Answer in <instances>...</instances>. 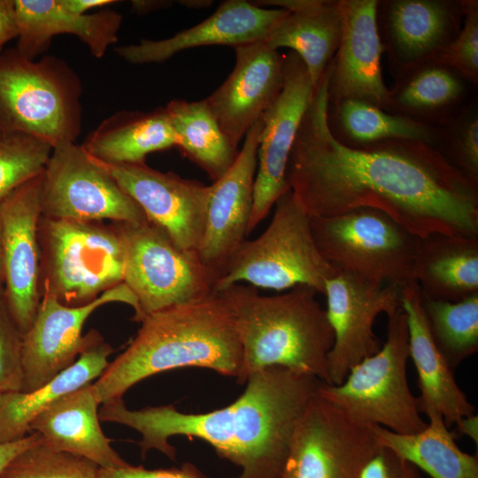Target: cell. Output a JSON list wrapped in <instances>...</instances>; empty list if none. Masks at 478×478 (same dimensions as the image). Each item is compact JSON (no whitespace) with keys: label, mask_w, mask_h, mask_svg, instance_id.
Masks as SVG:
<instances>
[{"label":"cell","mask_w":478,"mask_h":478,"mask_svg":"<svg viewBox=\"0 0 478 478\" xmlns=\"http://www.w3.org/2000/svg\"><path fill=\"white\" fill-rule=\"evenodd\" d=\"M328 73L314 89L297 130L287 181L311 218L367 207L411 234L477 236L478 181L438 148L407 140L362 147L340 142L328 125Z\"/></svg>","instance_id":"cell-1"},{"label":"cell","mask_w":478,"mask_h":478,"mask_svg":"<svg viewBox=\"0 0 478 478\" xmlns=\"http://www.w3.org/2000/svg\"><path fill=\"white\" fill-rule=\"evenodd\" d=\"M322 382L282 366L252 374L243 393L229 405L185 413L173 405L130 410L122 398L102 404L100 420L127 426L142 435L143 457L157 450L172 460L173 436L197 437L241 467L236 478H281L296 425Z\"/></svg>","instance_id":"cell-2"},{"label":"cell","mask_w":478,"mask_h":478,"mask_svg":"<svg viewBox=\"0 0 478 478\" xmlns=\"http://www.w3.org/2000/svg\"><path fill=\"white\" fill-rule=\"evenodd\" d=\"M127 348L93 382L99 404L122 398L135 383L177 368L201 367L236 377L243 350L218 292L145 316Z\"/></svg>","instance_id":"cell-3"},{"label":"cell","mask_w":478,"mask_h":478,"mask_svg":"<svg viewBox=\"0 0 478 478\" xmlns=\"http://www.w3.org/2000/svg\"><path fill=\"white\" fill-rule=\"evenodd\" d=\"M227 306L242 345L239 384L255 372L282 366L329 383L328 353L335 335L318 292L305 285L273 296L235 283L218 291Z\"/></svg>","instance_id":"cell-4"},{"label":"cell","mask_w":478,"mask_h":478,"mask_svg":"<svg viewBox=\"0 0 478 478\" xmlns=\"http://www.w3.org/2000/svg\"><path fill=\"white\" fill-rule=\"evenodd\" d=\"M82 82L63 58L0 53V131L33 136L52 148L76 142L82 127Z\"/></svg>","instance_id":"cell-5"},{"label":"cell","mask_w":478,"mask_h":478,"mask_svg":"<svg viewBox=\"0 0 478 478\" xmlns=\"http://www.w3.org/2000/svg\"><path fill=\"white\" fill-rule=\"evenodd\" d=\"M272 220L253 240L245 239L228 260L213 291L246 281L254 287L281 291L305 285L324 294L326 282L337 271L320 252L311 217L292 190L274 204Z\"/></svg>","instance_id":"cell-6"},{"label":"cell","mask_w":478,"mask_h":478,"mask_svg":"<svg viewBox=\"0 0 478 478\" xmlns=\"http://www.w3.org/2000/svg\"><path fill=\"white\" fill-rule=\"evenodd\" d=\"M39 290L68 306L87 305L123 282L120 241L112 222L41 216Z\"/></svg>","instance_id":"cell-7"},{"label":"cell","mask_w":478,"mask_h":478,"mask_svg":"<svg viewBox=\"0 0 478 478\" xmlns=\"http://www.w3.org/2000/svg\"><path fill=\"white\" fill-rule=\"evenodd\" d=\"M386 315L387 339L381 349L352 366L342 383L322 382L317 395L357 423L412 434L427 423L406 378V314L400 307Z\"/></svg>","instance_id":"cell-8"},{"label":"cell","mask_w":478,"mask_h":478,"mask_svg":"<svg viewBox=\"0 0 478 478\" xmlns=\"http://www.w3.org/2000/svg\"><path fill=\"white\" fill-rule=\"evenodd\" d=\"M112 223L121 245L123 282L138 304L133 320L213 292L215 278L196 251L179 248L149 220Z\"/></svg>","instance_id":"cell-9"},{"label":"cell","mask_w":478,"mask_h":478,"mask_svg":"<svg viewBox=\"0 0 478 478\" xmlns=\"http://www.w3.org/2000/svg\"><path fill=\"white\" fill-rule=\"evenodd\" d=\"M311 227L320 252L336 271L400 287L412 280L420 237L385 212L355 208L311 218Z\"/></svg>","instance_id":"cell-10"},{"label":"cell","mask_w":478,"mask_h":478,"mask_svg":"<svg viewBox=\"0 0 478 478\" xmlns=\"http://www.w3.org/2000/svg\"><path fill=\"white\" fill-rule=\"evenodd\" d=\"M42 215L80 221L143 222L141 207L76 142L52 148L42 175Z\"/></svg>","instance_id":"cell-11"},{"label":"cell","mask_w":478,"mask_h":478,"mask_svg":"<svg viewBox=\"0 0 478 478\" xmlns=\"http://www.w3.org/2000/svg\"><path fill=\"white\" fill-rule=\"evenodd\" d=\"M381 447L371 427L316 393L296 425L281 478H360Z\"/></svg>","instance_id":"cell-12"},{"label":"cell","mask_w":478,"mask_h":478,"mask_svg":"<svg viewBox=\"0 0 478 478\" xmlns=\"http://www.w3.org/2000/svg\"><path fill=\"white\" fill-rule=\"evenodd\" d=\"M116 302L130 305L135 314L138 312L137 300L124 282L78 306L66 305L50 295L42 296L32 325L23 336L22 391L42 387L71 366L98 333L91 329L82 335L87 319L98 307Z\"/></svg>","instance_id":"cell-13"},{"label":"cell","mask_w":478,"mask_h":478,"mask_svg":"<svg viewBox=\"0 0 478 478\" xmlns=\"http://www.w3.org/2000/svg\"><path fill=\"white\" fill-rule=\"evenodd\" d=\"M313 91L300 58L292 51L284 55L281 89L260 117L262 129L248 235L266 218L277 199L289 189L287 181L289 158Z\"/></svg>","instance_id":"cell-14"},{"label":"cell","mask_w":478,"mask_h":478,"mask_svg":"<svg viewBox=\"0 0 478 478\" xmlns=\"http://www.w3.org/2000/svg\"><path fill=\"white\" fill-rule=\"evenodd\" d=\"M326 309L335 341L328 353L331 384H340L352 366L376 353L382 344L374 333L377 316L402 307L401 287L378 283L337 271L325 284Z\"/></svg>","instance_id":"cell-15"},{"label":"cell","mask_w":478,"mask_h":478,"mask_svg":"<svg viewBox=\"0 0 478 478\" xmlns=\"http://www.w3.org/2000/svg\"><path fill=\"white\" fill-rule=\"evenodd\" d=\"M42 173L0 203L4 297L23 335L36 315L39 290L38 224Z\"/></svg>","instance_id":"cell-16"},{"label":"cell","mask_w":478,"mask_h":478,"mask_svg":"<svg viewBox=\"0 0 478 478\" xmlns=\"http://www.w3.org/2000/svg\"><path fill=\"white\" fill-rule=\"evenodd\" d=\"M97 161L141 207L150 222L164 230L179 248L197 251L204 227L209 186L153 169L146 163L111 165Z\"/></svg>","instance_id":"cell-17"},{"label":"cell","mask_w":478,"mask_h":478,"mask_svg":"<svg viewBox=\"0 0 478 478\" xmlns=\"http://www.w3.org/2000/svg\"><path fill=\"white\" fill-rule=\"evenodd\" d=\"M261 129L259 119L248 130L232 166L209 186L204 227L197 252L215 283L248 235Z\"/></svg>","instance_id":"cell-18"},{"label":"cell","mask_w":478,"mask_h":478,"mask_svg":"<svg viewBox=\"0 0 478 478\" xmlns=\"http://www.w3.org/2000/svg\"><path fill=\"white\" fill-rule=\"evenodd\" d=\"M342 34L327 68L328 103L361 100L386 110L389 89L383 81V51L377 19L378 1H338Z\"/></svg>","instance_id":"cell-19"},{"label":"cell","mask_w":478,"mask_h":478,"mask_svg":"<svg viewBox=\"0 0 478 478\" xmlns=\"http://www.w3.org/2000/svg\"><path fill=\"white\" fill-rule=\"evenodd\" d=\"M234 49L233 71L204 100L223 132L238 148L281 89L284 55L265 41Z\"/></svg>","instance_id":"cell-20"},{"label":"cell","mask_w":478,"mask_h":478,"mask_svg":"<svg viewBox=\"0 0 478 478\" xmlns=\"http://www.w3.org/2000/svg\"><path fill=\"white\" fill-rule=\"evenodd\" d=\"M284 9H266L245 0H228L202 22L159 40L142 39L120 45L115 53L132 65L161 63L185 50L202 46H237L266 41L275 25L288 14Z\"/></svg>","instance_id":"cell-21"},{"label":"cell","mask_w":478,"mask_h":478,"mask_svg":"<svg viewBox=\"0 0 478 478\" xmlns=\"http://www.w3.org/2000/svg\"><path fill=\"white\" fill-rule=\"evenodd\" d=\"M381 4L386 47L397 75L430 61L461 27L460 2L393 0Z\"/></svg>","instance_id":"cell-22"},{"label":"cell","mask_w":478,"mask_h":478,"mask_svg":"<svg viewBox=\"0 0 478 478\" xmlns=\"http://www.w3.org/2000/svg\"><path fill=\"white\" fill-rule=\"evenodd\" d=\"M402 308L406 314L409 358L415 366L420 413L441 414L448 428L474 413V407L460 389L453 369L436 346L421 303L420 289L414 280L401 287Z\"/></svg>","instance_id":"cell-23"},{"label":"cell","mask_w":478,"mask_h":478,"mask_svg":"<svg viewBox=\"0 0 478 478\" xmlns=\"http://www.w3.org/2000/svg\"><path fill=\"white\" fill-rule=\"evenodd\" d=\"M19 29L16 50L28 59L45 52L51 39L62 34L77 36L91 55L102 58L118 42L123 17L104 8L94 13L77 14L68 11L61 0H14Z\"/></svg>","instance_id":"cell-24"},{"label":"cell","mask_w":478,"mask_h":478,"mask_svg":"<svg viewBox=\"0 0 478 478\" xmlns=\"http://www.w3.org/2000/svg\"><path fill=\"white\" fill-rule=\"evenodd\" d=\"M93 382L60 397L38 414L30 432L38 433L48 446L83 457L100 468L119 467L127 462L112 447L103 432Z\"/></svg>","instance_id":"cell-25"},{"label":"cell","mask_w":478,"mask_h":478,"mask_svg":"<svg viewBox=\"0 0 478 478\" xmlns=\"http://www.w3.org/2000/svg\"><path fill=\"white\" fill-rule=\"evenodd\" d=\"M289 11L265 41L271 48H289L303 61L315 89L333 59L341 38L342 18L338 1L266 0Z\"/></svg>","instance_id":"cell-26"},{"label":"cell","mask_w":478,"mask_h":478,"mask_svg":"<svg viewBox=\"0 0 478 478\" xmlns=\"http://www.w3.org/2000/svg\"><path fill=\"white\" fill-rule=\"evenodd\" d=\"M166 107L151 111H119L104 119L81 144L93 158L105 164L145 163L153 152L177 147Z\"/></svg>","instance_id":"cell-27"},{"label":"cell","mask_w":478,"mask_h":478,"mask_svg":"<svg viewBox=\"0 0 478 478\" xmlns=\"http://www.w3.org/2000/svg\"><path fill=\"white\" fill-rule=\"evenodd\" d=\"M412 278L421 294L433 299L457 302L478 293V237L420 238Z\"/></svg>","instance_id":"cell-28"},{"label":"cell","mask_w":478,"mask_h":478,"mask_svg":"<svg viewBox=\"0 0 478 478\" xmlns=\"http://www.w3.org/2000/svg\"><path fill=\"white\" fill-rule=\"evenodd\" d=\"M112 351L98 332L77 360L48 383L28 392L0 394V443L19 440L30 434L31 422L48 406L97 379L108 366Z\"/></svg>","instance_id":"cell-29"},{"label":"cell","mask_w":478,"mask_h":478,"mask_svg":"<svg viewBox=\"0 0 478 478\" xmlns=\"http://www.w3.org/2000/svg\"><path fill=\"white\" fill-rule=\"evenodd\" d=\"M428 423L419 432L398 434L371 426L379 443L426 472L431 478H478V455L463 451L456 436L437 412L428 415Z\"/></svg>","instance_id":"cell-30"},{"label":"cell","mask_w":478,"mask_h":478,"mask_svg":"<svg viewBox=\"0 0 478 478\" xmlns=\"http://www.w3.org/2000/svg\"><path fill=\"white\" fill-rule=\"evenodd\" d=\"M333 104L334 108L328 107L329 127L333 133L340 131L341 135L335 137L349 146L407 140L436 147L444 136L432 124L389 112L361 100L344 99Z\"/></svg>","instance_id":"cell-31"},{"label":"cell","mask_w":478,"mask_h":478,"mask_svg":"<svg viewBox=\"0 0 478 478\" xmlns=\"http://www.w3.org/2000/svg\"><path fill=\"white\" fill-rule=\"evenodd\" d=\"M386 109L420 121L444 120L465 98L466 81L442 64L428 61L398 75ZM429 124V123H428Z\"/></svg>","instance_id":"cell-32"},{"label":"cell","mask_w":478,"mask_h":478,"mask_svg":"<svg viewBox=\"0 0 478 478\" xmlns=\"http://www.w3.org/2000/svg\"><path fill=\"white\" fill-rule=\"evenodd\" d=\"M165 107L178 135L176 148L212 182L220 179L235 163L239 150L223 132L205 100L174 99Z\"/></svg>","instance_id":"cell-33"},{"label":"cell","mask_w":478,"mask_h":478,"mask_svg":"<svg viewBox=\"0 0 478 478\" xmlns=\"http://www.w3.org/2000/svg\"><path fill=\"white\" fill-rule=\"evenodd\" d=\"M421 303L432 337L454 370L478 350V293L457 302L421 294Z\"/></svg>","instance_id":"cell-34"},{"label":"cell","mask_w":478,"mask_h":478,"mask_svg":"<svg viewBox=\"0 0 478 478\" xmlns=\"http://www.w3.org/2000/svg\"><path fill=\"white\" fill-rule=\"evenodd\" d=\"M99 469L89 459L53 449L42 440L17 454L0 478H100Z\"/></svg>","instance_id":"cell-35"},{"label":"cell","mask_w":478,"mask_h":478,"mask_svg":"<svg viewBox=\"0 0 478 478\" xmlns=\"http://www.w3.org/2000/svg\"><path fill=\"white\" fill-rule=\"evenodd\" d=\"M51 150L50 144L33 136L0 131V203L43 172Z\"/></svg>","instance_id":"cell-36"},{"label":"cell","mask_w":478,"mask_h":478,"mask_svg":"<svg viewBox=\"0 0 478 478\" xmlns=\"http://www.w3.org/2000/svg\"><path fill=\"white\" fill-rule=\"evenodd\" d=\"M463 19L460 30L431 61L442 64L457 72L467 82L478 81V2H460Z\"/></svg>","instance_id":"cell-37"},{"label":"cell","mask_w":478,"mask_h":478,"mask_svg":"<svg viewBox=\"0 0 478 478\" xmlns=\"http://www.w3.org/2000/svg\"><path fill=\"white\" fill-rule=\"evenodd\" d=\"M23 336L0 294V394L22 391Z\"/></svg>","instance_id":"cell-38"},{"label":"cell","mask_w":478,"mask_h":478,"mask_svg":"<svg viewBox=\"0 0 478 478\" xmlns=\"http://www.w3.org/2000/svg\"><path fill=\"white\" fill-rule=\"evenodd\" d=\"M451 162L468 177L478 181V118L476 111L466 112L452 127Z\"/></svg>","instance_id":"cell-39"},{"label":"cell","mask_w":478,"mask_h":478,"mask_svg":"<svg viewBox=\"0 0 478 478\" xmlns=\"http://www.w3.org/2000/svg\"><path fill=\"white\" fill-rule=\"evenodd\" d=\"M360 478H423L420 470L382 446L365 466Z\"/></svg>","instance_id":"cell-40"},{"label":"cell","mask_w":478,"mask_h":478,"mask_svg":"<svg viewBox=\"0 0 478 478\" xmlns=\"http://www.w3.org/2000/svg\"><path fill=\"white\" fill-rule=\"evenodd\" d=\"M100 478H207L195 465L183 463L180 467L147 469L127 462L119 467L100 468Z\"/></svg>","instance_id":"cell-41"},{"label":"cell","mask_w":478,"mask_h":478,"mask_svg":"<svg viewBox=\"0 0 478 478\" xmlns=\"http://www.w3.org/2000/svg\"><path fill=\"white\" fill-rule=\"evenodd\" d=\"M18 35L14 0H0V53L3 46Z\"/></svg>","instance_id":"cell-42"},{"label":"cell","mask_w":478,"mask_h":478,"mask_svg":"<svg viewBox=\"0 0 478 478\" xmlns=\"http://www.w3.org/2000/svg\"><path fill=\"white\" fill-rule=\"evenodd\" d=\"M42 440L38 433L32 432L19 440L0 443V473L17 454Z\"/></svg>","instance_id":"cell-43"},{"label":"cell","mask_w":478,"mask_h":478,"mask_svg":"<svg viewBox=\"0 0 478 478\" xmlns=\"http://www.w3.org/2000/svg\"><path fill=\"white\" fill-rule=\"evenodd\" d=\"M62 4L68 11L77 14H86L88 11L104 8L118 1L115 0H61Z\"/></svg>","instance_id":"cell-44"},{"label":"cell","mask_w":478,"mask_h":478,"mask_svg":"<svg viewBox=\"0 0 478 478\" xmlns=\"http://www.w3.org/2000/svg\"><path fill=\"white\" fill-rule=\"evenodd\" d=\"M456 429L459 434L467 436L475 444H478V417L476 414H472L461 419L456 424Z\"/></svg>","instance_id":"cell-45"},{"label":"cell","mask_w":478,"mask_h":478,"mask_svg":"<svg viewBox=\"0 0 478 478\" xmlns=\"http://www.w3.org/2000/svg\"><path fill=\"white\" fill-rule=\"evenodd\" d=\"M171 1L160 0H135L131 2L132 11L138 14H146L157 10L167 8Z\"/></svg>","instance_id":"cell-46"},{"label":"cell","mask_w":478,"mask_h":478,"mask_svg":"<svg viewBox=\"0 0 478 478\" xmlns=\"http://www.w3.org/2000/svg\"><path fill=\"white\" fill-rule=\"evenodd\" d=\"M179 3L189 9L200 10L212 5L213 2L210 0H183Z\"/></svg>","instance_id":"cell-47"},{"label":"cell","mask_w":478,"mask_h":478,"mask_svg":"<svg viewBox=\"0 0 478 478\" xmlns=\"http://www.w3.org/2000/svg\"><path fill=\"white\" fill-rule=\"evenodd\" d=\"M3 283H4L3 246H2V227H1V221H0V284L3 285Z\"/></svg>","instance_id":"cell-48"},{"label":"cell","mask_w":478,"mask_h":478,"mask_svg":"<svg viewBox=\"0 0 478 478\" xmlns=\"http://www.w3.org/2000/svg\"><path fill=\"white\" fill-rule=\"evenodd\" d=\"M4 293V287L0 284V294Z\"/></svg>","instance_id":"cell-49"}]
</instances>
